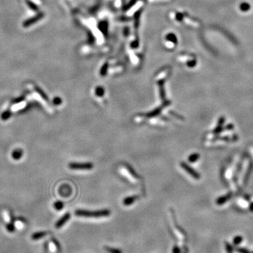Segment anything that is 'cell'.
<instances>
[{"instance_id":"obj_4","label":"cell","mask_w":253,"mask_h":253,"mask_svg":"<svg viewBox=\"0 0 253 253\" xmlns=\"http://www.w3.org/2000/svg\"><path fill=\"white\" fill-rule=\"evenodd\" d=\"M70 218V214L69 212L65 213L61 219L58 221L56 223V225H55V227L56 228H60L62 227L64 224L69 220Z\"/></svg>"},{"instance_id":"obj_26","label":"cell","mask_w":253,"mask_h":253,"mask_svg":"<svg viewBox=\"0 0 253 253\" xmlns=\"http://www.w3.org/2000/svg\"><path fill=\"white\" fill-rule=\"evenodd\" d=\"M24 99H25V97H24V96H21V97L15 99L14 103H21V102H22L23 101H24Z\"/></svg>"},{"instance_id":"obj_8","label":"cell","mask_w":253,"mask_h":253,"mask_svg":"<svg viewBox=\"0 0 253 253\" xmlns=\"http://www.w3.org/2000/svg\"><path fill=\"white\" fill-rule=\"evenodd\" d=\"M23 156V151L20 149V148L14 150V151L12 152V158L15 160H20L22 158Z\"/></svg>"},{"instance_id":"obj_18","label":"cell","mask_w":253,"mask_h":253,"mask_svg":"<svg viewBox=\"0 0 253 253\" xmlns=\"http://www.w3.org/2000/svg\"><path fill=\"white\" fill-rule=\"evenodd\" d=\"M225 247H226V250L227 253H233L234 252V249H233L232 245L230 244L227 241L225 242Z\"/></svg>"},{"instance_id":"obj_21","label":"cell","mask_w":253,"mask_h":253,"mask_svg":"<svg viewBox=\"0 0 253 253\" xmlns=\"http://www.w3.org/2000/svg\"><path fill=\"white\" fill-rule=\"evenodd\" d=\"M7 228L9 232H13V231H14L15 227L13 224H8L7 225Z\"/></svg>"},{"instance_id":"obj_2","label":"cell","mask_w":253,"mask_h":253,"mask_svg":"<svg viewBox=\"0 0 253 253\" xmlns=\"http://www.w3.org/2000/svg\"><path fill=\"white\" fill-rule=\"evenodd\" d=\"M69 168L74 170H90L93 168L91 162H70Z\"/></svg>"},{"instance_id":"obj_23","label":"cell","mask_w":253,"mask_h":253,"mask_svg":"<svg viewBox=\"0 0 253 253\" xmlns=\"http://www.w3.org/2000/svg\"><path fill=\"white\" fill-rule=\"evenodd\" d=\"M26 2H27V4H28L29 7H30L32 9H33V10H37V7L33 2H31V1H26Z\"/></svg>"},{"instance_id":"obj_17","label":"cell","mask_w":253,"mask_h":253,"mask_svg":"<svg viewBox=\"0 0 253 253\" xmlns=\"http://www.w3.org/2000/svg\"><path fill=\"white\" fill-rule=\"evenodd\" d=\"M243 238L241 236H237L234 238V240H233V243H234V245H237L240 244V243H241V242L243 241Z\"/></svg>"},{"instance_id":"obj_9","label":"cell","mask_w":253,"mask_h":253,"mask_svg":"<svg viewBox=\"0 0 253 253\" xmlns=\"http://www.w3.org/2000/svg\"><path fill=\"white\" fill-rule=\"evenodd\" d=\"M224 121H225V118L224 117H221L219 118L218 121V125H217V126L216 127V128L214 129V132H213L214 134H219V132H222V126H223V124L224 123Z\"/></svg>"},{"instance_id":"obj_3","label":"cell","mask_w":253,"mask_h":253,"mask_svg":"<svg viewBox=\"0 0 253 253\" xmlns=\"http://www.w3.org/2000/svg\"><path fill=\"white\" fill-rule=\"evenodd\" d=\"M181 166H182V168H183L188 174H189L190 175H191L192 177H194V179H199L200 178V175L199 174V173L198 172H196V170H194L191 167H190L188 164L182 162V163H181Z\"/></svg>"},{"instance_id":"obj_10","label":"cell","mask_w":253,"mask_h":253,"mask_svg":"<svg viewBox=\"0 0 253 253\" xmlns=\"http://www.w3.org/2000/svg\"><path fill=\"white\" fill-rule=\"evenodd\" d=\"M231 194H228L227 195H226V196H222V197L217 198V200H216V203H217V205H223V204H224L225 202L228 201V200L231 198Z\"/></svg>"},{"instance_id":"obj_20","label":"cell","mask_w":253,"mask_h":253,"mask_svg":"<svg viewBox=\"0 0 253 253\" xmlns=\"http://www.w3.org/2000/svg\"><path fill=\"white\" fill-rule=\"evenodd\" d=\"M236 251H237L238 253H252L250 252L248 250L245 249V248H238L237 249H236Z\"/></svg>"},{"instance_id":"obj_16","label":"cell","mask_w":253,"mask_h":253,"mask_svg":"<svg viewBox=\"0 0 253 253\" xmlns=\"http://www.w3.org/2000/svg\"><path fill=\"white\" fill-rule=\"evenodd\" d=\"M63 206H64L63 202L61 201H56L54 202V204H53V207H54V208L56 210H61L63 208Z\"/></svg>"},{"instance_id":"obj_7","label":"cell","mask_w":253,"mask_h":253,"mask_svg":"<svg viewBox=\"0 0 253 253\" xmlns=\"http://www.w3.org/2000/svg\"><path fill=\"white\" fill-rule=\"evenodd\" d=\"M166 105H167V104H165L163 106L158 107V108H156V109H154L153 110H152V111L149 112L148 113H147V114L146 115V117H156V116H157V115H160V113H161V110H162V108H165V106H166Z\"/></svg>"},{"instance_id":"obj_12","label":"cell","mask_w":253,"mask_h":253,"mask_svg":"<svg viewBox=\"0 0 253 253\" xmlns=\"http://www.w3.org/2000/svg\"><path fill=\"white\" fill-rule=\"evenodd\" d=\"M11 115H12V113L10 111V110H5V111H4L2 113H1V119L4 121L7 120V119H9V118L11 117Z\"/></svg>"},{"instance_id":"obj_22","label":"cell","mask_w":253,"mask_h":253,"mask_svg":"<svg viewBox=\"0 0 253 253\" xmlns=\"http://www.w3.org/2000/svg\"><path fill=\"white\" fill-rule=\"evenodd\" d=\"M172 253H181V249L177 245H174L172 248Z\"/></svg>"},{"instance_id":"obj_6","label":"cell","mask_w":253,"mask_h":253,"mask_svg":"<svg viewBox=\"0 0 253 253\" xmlns=\"http://www.w3.org/2000/svg\"><path fill=\"white\" fill-rule=\"evenodd\" d=\"M139 196H128V197L125 198L123 200V205H125V206H130V205H132L136 200H137L139 199Z\"/></svg>"},{"instance_id":"obj_28","label":"cell","mask_w":253,"mask_h":253,"mask_svg":"<svg viewBox=\"0 0 253 253\" xmlns=\"http://www.w3.org/2000/svg\"><path fill=\"white\" fill-rule=\"evenodd\" d=\"M4 217H5V220H7V222H9V214L7 213H4Z\"/></svg>"},{"instance_id":"obj_29","label":"cell","mask_w":253,"mask_h":253,"mask_svg":"<svg viewBox=\"0 0 253 253\" xmlns=\"http://www.w3.org/2000/svg\"><path fill=\"white\" fill-rule=\"evenodd\" d=\"M250 211L253 212V202L250 205Z\"/></svg>"},{"instance_id":"obj_5","label":"cell","mask_w":253,"mask_h":253,"mask_svg":"<svg viewBox=\"0 0 253 253\" xmlns=\"http://www.w3.org/2000/svg\"><path fill=\"white\" fill-rule=\"evenodd\" d=\"M43 17V13H39V14L37 15L36 16H35L33 18H30V19L26 21L25 23H23L24 27H28V26L33 25V24L35 23L37 21H38L39 20H40Z\"/></svg>"},{"instance_id":"obj_27","label":"cell","mask_w":253,"mask_h":253,"mask_svg":"<svg viewBox=\"0 0 253 253\" xmlns=\"http://www.w3.org/2000/svg\"><path fill=\"white\" fill-rule=\"evenodd\" d=\"M16 227H18V228H22L23 227V223H21V222H16Z\"/></svg>"},{"instance_id":"obj_19","label":"cell","mask_w":253,"mask_h":253,"mask_svg":"<svg viewBox=\"0 0 253 253\" xmlns=\"http://www.w3.org/2000/svg\"><path fill=\"white\" fill-rule=\"evenodd\" d=\"M53 103L55 105H61L62 103V100H61V98L59 97H55L53 100Z\"/></svg>"},{"instance_id":"obj_14","label":"cell","mask_w":253,"mask_h":253,"mask_svg":"<svg viewBox=\"0 0 253 253\" xmlns=\"http://www.w3.org/2000/svg\"><path fill=\"white\" fill-rule=\"evenodd\" d=\"M35 90H36L37 92L39 93V96H41V97H42L44 100L48 101V96H47V95L46 94V93L43 91L42 89L39 88V87H35Z\"/></svg>"},{"instance_id":"obj_13","label":"cell","mask_w":253,"mask_h":253,"mask_svg":"<svg viewBox=\"0 0 253 253\" xmlns=\"http://www.w3.org/2000/svg\"><path fill=\"white\" fill-rule=\"evenodd\" d=\"M104 249H105V250L107 251L108 253H122V251L120 249H118V248L105 246L104 247Z\"/></svg>"},{"instance_id":"obj_30","label":"cell","mask_w":253,"mask_h":253,"mask_svg":"<svg viewBox=\"0 0 253 253\" xmlns=\"http://www.w3.org/2000/svg\"><path fill=\"white\" fill-rule=\"evenodd\" d=\"M252 253H253V252H252Z\"/></svg>"},{"instance_id":"obj_25","label":"cell","mask_w":253,"mask_h":253,"mask_svg":"<svg viewBox=\"0 0 253 253\" xmlns=\"http://www.w3.org/2000/svg\"><path fill=\"white\" fill-rule=\"evenodd\" d=\"M56 245L54 244V243H53V242H50L49 249H50L51 251H52V252H55V251H56Z\"/></svg>"},{"instance_id":"obj_1","label":"cell","mask_w":253,"mask_h":253,"mask_svg":"<svg viewBox=\"0 0 253 253\" xmlns=\"http://www.w3.org/2000/svg\"><path fill=\"white\" fill-rule=\"evenodd\" d=\"M110 214V211L108 209L101 210L89 211L84 210H77L75 211V215L77 217H108Z\"/></svg>"},{"instance_id":"obj_24","label":"cell","mask_w":253,"mask_h":253,"mask_svg":"<svg viewBox=\"0 0 253 253\" xmlns=\"http://www.w3.org/2000/svg\"><path fill=\"white\" fill-rule=\"evenodd\" d=\"M96 93L98 96H102L103 95V89L102 88H98L96 91Z\"/></svg>"},{"instance_id":"obj_15","label":"cell","mask_w":253,"mask_h":253,"mask_svg":"<svg viewBox=\"0 0 253 253\" xmlns=\"http://www.w3.org/2000/svg\"><path fill=\"white\" fill-rule=\"evenodd\" d=\"M199 158H200V155L198 153H193V154L190 155L188 160L190 162H195L199 160Z\"/></svg>"},{"instance_id":"obj_11","label":"cell","mask_w":253,"mask_h":253,"mask_svg":"<svg viewBox=\"0 0 253 253\" xmlns=\"http://www.w3.org/2000/svg\"><path fill=\"white\" fill-rule=\"evenodd\" d=\"M48 234L47 232H37L35 233V234H33L32 236V239L33 240H39V239L42 238L43 237H44L45 236H47Z\"/></svg>"}]
</instances>
